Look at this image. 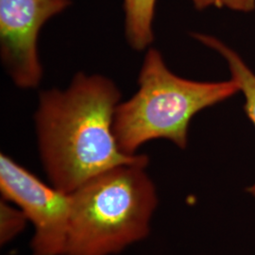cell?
Segmentation results:
<instances>
[{
    "instance_id": "ba28073f",
    "label": "cell",
    "mask_w": 255,
    "mask_h": 255,
    "mask_svg": "<svg viewBox=\"0 0 255 255\" xmlns=\"http://www.w3.org/2000/svg\"><path fill=\"white\" fill-rule=\"evenodd\" d=\"M27 217L18 207L10 205L9 201L0 202V243L5 245L11 241L26 227Z\"/></svg>"
},
{
    "instance_id": "7a4b0ae2",
    "label": "cell",
    "mask_w": 255,
    "mask_h": 255,
    "mask_svg": "<svg viewBox=\"0 0 255 255\" xmlns=\"http://www.w3.org/2000/svg\"><path fill=\"white\" fill-rule=\"evenodd\" d=\"M146 164H121L70 194L64 255H114L145 239L158 205Z\"/></svg>"
},
{
    "instance_id": "3957f363",
    "label": "cell",
    "mask_w": 255,
    "mask_h": 255,
    "mask_svg": "<svg viewBox=\"0 0 255 255\" xmlns=\"http://www.w3.org/2000/svg\"><path fill=\"white\" fill-rule=\"evenodd\" d=\"M139 89L119 103L114 118V134L120 150L134 155L153 139H167L184 149L192 118L240 91L234 79L225 82H194L172 73L154 48L146 52L139 75Z\"/></svg>"
},
{
    "instance_id": "8992f818",
    "label": "cell",
    "mask_w": 255,
    "mask_h": 255,
    "mask_svg": "<svg viewBox=\"0 0 255 255\" xmlns=\"http://www.w3.org/2000/svg\"><path fill=\"white\" fill-rule=\"evenodd\" d=\"M196 8L210 6L251 11L255 8V0H192ZM156 0H124L125 32L128 43L135 50H143L153 41L152 20Z\"/></svg>"
},
{
    "instance_id": "6da1fadb",
    "label": "cell",
    "mask_w": 255,
    "mask_h": 255,
    "mask_svg": "<svg viewBox=\"0 0 255 255\" xmlns=\"http://www.w3.org/2000/svg\"><path fill=\"white\" fill-rule=\"evenodd\" d=\"M121 94L101 75L82 72L69 87L40 96L35 114L38 146L51 185L71 194L95 176L121 164H148L145 154L123 153L114 134Z\"/></svg>"
},
{
    "instance_id": "52a82bcc",
    "label": "cell",
    "mask_w": 255,
    "mask_h": 255,
    "mask_svg": "<svg viewBox=\"0 0 255 255\" xmlns=\"http://www.w3.org/2000/svg\"><path fill=\"white\" fill-rule=\"evenodd\" d=\"M194 36L202 44L218 51L227 61L232 79L238 83L240 92L244 94V110L247 116L255 126V74L234 49L223 44L216 37L205 34H195ZM247 192L255 198V182L247 188Z\"/></svg>"
},
{
    "instance_id": "5b68a950",
    "label": "cell",
    "mask_w": 255,
    "mask_h": 255,
    "mask_svg": "<svg viewBox=\"0 0 255 255\" xmlns=\"http://www.w3.org/2000/svg\"><path fill=\"white\" fill-rule=\"evenodd\" d=\"M70 4V0H0L1 59L19 88H35L41 82L39 31L47 20Z\"/></svg>"
},
{
    "instance_id": "277c9868",
    "label": "cell",
    "mask_w": 255,
    "mask_h": 255,
    "mask_svg": "<svg viewBox=\"0 0 255 255\" xmlns=\"http://www.w3.org/2000/svg\"><path fill=\"white\" fill-rule=\"evenodd\" d=\"M2 198L22 210L34 227L32 255H64L70 194L47 185L6 154L0 156Z\"/></svg>"
}]
</instances>
